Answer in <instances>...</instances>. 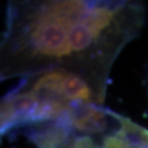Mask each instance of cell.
Segmentation results:
<instances>
[{
	"label": "cell",
	"instance_id": "2",
	"mask_svg": "<svg viewBox=\"0 0 148 148\" xmlns=\"http://www.w3.org/2000/svg\"><path fill=\"white\" fill-rule=\"evenodd\" d=\"M106 85L66 68L21 78L1 102V133L55 121L90 106H102Z\"/></svg>",
	"mask_w": 148,
	"mask_h": 148
},
{
	"label": "cell",
	"instance_id": "1",
	"mask_svg": "<svg viewBox=\"0 0 148 148\" xmlns=\"http://www.w3.org/2000/svg\"><path fill=\"white\" fill-rule=\"evenodd\" d=\"M144 21V5L135 1H16L7 10L1 76L66 68L106 85Z\"/></svg>",
	"mask_w": 148,
	"mask_h": 148
},
{
	"label": "cell",
	"instance_id": "3",
	"mask_svg": "<svg viewBox=\"0 0 148 148\" xmlns=\"http://www.w3.org/2000/svg\"><path fill=\"white\" fill-rule=\"evenodd\" d=\"M37 148H148V130L102 106L25 128Z\"/></svg>",
	"mask_w": 148,
	"mask_h": 148
}]
</instances>
